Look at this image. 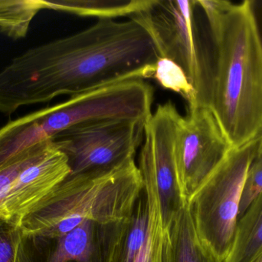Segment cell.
<instances>
[{
    "label": "cell",
    "mask_w": 262,
    "mask_h": 262,
    "mask_svg": "<svg viewBox=\"0 0 262 262\" xmlns=\"http://www.w3.org/2000/svg\"><path fill=\"white\" fill-rule=\"evenodd\" d=\"M159 57L133 20L98 19L69 36L32 48L0 71V112L49 103L130 79L152 78Z\"/></svg>",
    "instance_id": "1"
},
{
    "label": "cell",
    "mask_w": 262,
    "mask_h": 262,
    "mask_svg": "<svg viewBox=\"0 0 262 262\" xmlns=\"http://www.w3.org/2000/svg\"><path fill=\"white\" fill-rule=\"evenodd\" d=\"M206 17L210 67L204 106L232 148L262 135V44L250 0H196Z\"/></svg>",
    "instance_id": "2"
},
{
    "label": "cell",
    "mask_w": 262,
    "mask_h": 262,
    "mask_svg": "<svg viewBox=\"0 0 262 262\" xmlns=\"http://www.w3.org/2000/svg\"><path fill=\"white\" fill-rule=\"evenodd\" d=\"M143 183L134 158L111 168L69 175L19 221L23 235L56 238L86 221L130 219Z\"/></svg>",
    "instance_id": "3"
},
{
    "label": "cell",
    "mask_w": 262,
    "mask_h": 262,
    "mask_svg": "<svg viewBox=\"0 0 262 262\" xmlns=\"http://www.w3.org/2000/svg\"><path fill=\"white\" fill-rule=\"evenodd\" d=\"M259 139L233 148L188 201L203 244L223 262L233 246L246 175Z\"/></svg>",
    "instance_id": "4"
},
{
    "label": "cell",
    "mask_w": 262,
    "mask_h": 262,
    "mask_svg": "<svg viewBox=\"0 0 262 262\" xmlns=\"http://www.w3.org/2000/svg\"><path fill=\"white\" fill-rule=\"evenodd\" d=\"M196 0H149L128 17L149 34L160 58L178 64L186 72L203 106L209 84V43H203L195 18Z\"/></svg>",
    "instance_id": "5"
},
{
    "label": "cell",
    "mask_w": 262,
    "mask_h": 262,
    "mask_svg": "<svg viewBox=\"0 0 262 262\" xmlns=\"http://www.w3.org/2000/svg\"><path fill=\"white\" fill-rule=\"evenodd\" d=\"M146 122L107 118L68 128L51 138L66 155L69 175L111 169L135 157Z\"/></svg>",
    "instance_id": "6"
},
{
    "label": "cell",
    "mask_w": 262,
    "mask_h": 262,
    "mask_svg": "<svg viewBox=\"0 0 262 262\" xmlns=\"http://www.w3.org/2000/svg\"><path fill=\"white\" fill-rule=\"evenodd\" d=\"M181 117L172 101L159 104L146 120L139 157L142 179L155 191L166 230L170 229L187 203L182 195L174 156L176 132Z\"/></svg>",
    "instance_id": "7"
},
{
    "label": "cell",
    "mask_w": 262,
    "mask_h": 262,
    "mask_svg": "<svg viewBox=\"0 0 262 262\" xmlns=\"http://www.w3.org/2000/svg\"><path fill=\"white\" fill-rule=\"evenodd\" d=\"M233 148L212 111L188 109L179 121L174 156L182 195L189 201Z\"/></svg>",
    "instance_id": "8"
},
{
    "label": "cell",
    "mask_w": 262,
    "mask_h": 262,
    "mask_svg": "<svg viewBox=\"0 0 262 262\" xmlns=\"http://www.w3.org/2000/svg\"><path fill=\"white\" fill-rule=\"evenodd\" d=\"M128 221L108 225L86 221L56 238L23 235L18 262H115Z\"/></svg>",
    "instance_id": "9"
},
{
    "label": "cell",
    "mask_w": 262,
    "mask_h": 262,
    "mask_svg": "<svg viewBox=\"0 0 262 262\" xmlns=\"http://www.w3.org/2000/svg\"><path fill=\"white\" fill-rule=\"evenodd\" d=\"M70 173L67 157L52 143L38 159L19 174L0 209V216L19 224Z\"/></svg>",
    "instance_id": "10"
},
{
    "label": "cell",
    "mask_w": 262,
    "mask_h": 262,
    "mask_svg": "<svg viewBox=\"0 0 262 262\" xmlns=\"http://www.w3.org/2000/svg\"><path fill=\"white\" fill-rule=\"evenodd\" d=\"M166 262H223L199 237L188 203L169 229Z\"/></svg>",
    "instance_id": "11"
},
{
    "label": "cell",
    "mask_w": 262,
    "mask_h": 262,
    "mask_svg": "<svg viewBox=\"0 0 262 262\" xmlns=\"http://www.w3.org/2000/svg\"><path fill=\"white\" fill-rule=\"evenodd\" d=\"M262 254V192L237 225L230 253L223 262H255Z\"/></svg>",
    "instance_id": "12"
},
{
    "label": "cell",
    "mask_w": 262,
    "mask_h": 262,
    "mask_svg": "<svg viewBox=\"0 0 262 262\" xmlns=\"http://www.w3.org/2000/svg\"><path fill=\"white\" fill-rule=\"evenodd\" d=\"M149 0H54L45 1V9L61 11L98 19L129 17L147 6Z\"/></svg>",
    "instance_id": "13"
},
{
    "label": "cell",
    "mask_w": 262,
    "mask_h": 262,
    "mask_svg": "<svg viewBox=\"0 0 262 262\" xmlns=\"http://www.w3.org/2000/svg\"><path fill=\"white\" fill-rule=\"evenodd\" d=\"M143 190L147 198L148 220L146 238L136 262H166L169 243V229L162 223L160 207L155 191L143 180Z\"/></svg>",
    "instance_id": "14"
},
{
    "label": "cell",
    "mask_w": 262,
    "mask_h": 262,
    "mask_svg": "<svg viewBox=\"0 0 262 262\" xmlns=\"http://www.w3.org/2000/svg\"><path fill=\"white\" fill-rule=\"evenodd\" d=\"M42 9L45 0H0V32L12 39L25 38Z\"/></svg>",
    "instance_id": "15"
},
{
    "label": "cell",
    "mask_w": 262,
    "mask_h": 262,
    "mask_svg": "<svg viewBox=\"0 0 262 262\" xmlns=\"http://www.w3.org/2000/svg\"><path fill=\"white\" fill-rule=\"evenodd\" d=\"M148 220L147 198L144 190L137 200L115 262H136L146 238Z\"/></svg>",
    "instance_id": "16"
},
{
    "label": "cell",
    "mask_w": 262,
    "mask_h": 262,
    "mask_svg": "<svg viewBox=\"0 0 262 262\" xmlns=\"http://www.w3.org/2000/svg\"><path fill=\"white\" fill-rule=\"evenodd\" d=\"M152 78L163 89L181 95L188 104V109L196 107L195 89L186 72L177 63L166 58H159Z\"/></svg>",
    "instance_id": "17"
},
{
    "label": "cell",
    "mask_w": 262,
    "mask_h": 262,
    "mask_svg": "<svg viewBox=\"0 0 262 262\" xmlns=\"http://www.w3.org/2000/svg\"><path fill=\"white\" fill-rule=\"evenodd\" d=\"M52 142L45 140L18 153L0 169V209L9 193V189L19 174L35 163L48 150Z\"/></svg>",
    "instance_id": "18"
},
{
    "label": "cell",
    "mask_w": 262,
    "mask_h": 262,
    "mask_svg": "<svg viewBox=\"0 0 262 262\" xmlns=\"http://www.w3.org/2000/svg\"><path fill=\"white\" fill-rule=\"evenodd\" d=\"M23 238L17 221L0 216V262H18Z\"/></svg>",
    "instance_id": "19"
},
{
    "label": "cell",
    "mask_w": 262,
    "mask_h": 262,
    "mask_svg": "<svg viewBox=\"0 0 262 262\" xmlns=\"http://www.w3.org/2000/svg\"><path fill=\"white\" fill-rule=\"evenodd\" d=\"M262 192V156L256 157L249 167L245 180L240 203L238 220Z\"/></svg>",
    "instance_id": "20"
},
{
    "label": "cell",
    "mask_w": 262,
    "mask_h": 262,
    "mask_svg": "<svg viewBox=\"0 0 262 262\" xmlns=\"http://www.w3.org/2000/svg\"><path fill=\"white\" fill-rule=\"evenodd\" d=\"M250 3L262 44V0H250Z\"/></svg>",
    "instance_id": "21"
},
{
    "label": "cell",
    "mask_w": 262,
    "mask_h": 262,
    "mask_svg": "<svg viewBox=\"0 0 262 262\" xmlns=\"http://www.w3.org/2000/svg\"><path fill=\"white\" fill-rule=\"evenodd\" d=\"M258 156H262V135L261 138H259V145H258Z\"/></svg>",
    "instance_id": "22"
},
{
    "label": "cell",
    "mask_w": 262,
    "mask_h": 262,
    "mask_svg": "<svg viewBox=\"0 0 262 262\" xmlns=\"http://www.w3.org/2000/svg\"><path fill=\"white\" fill-rule=\"evenodd\" d=\"M255 262H262V254L261 255V256L258 257V259L256 260Z\"/></svg>",
    "instance_id": "23"
}]
</instances>
